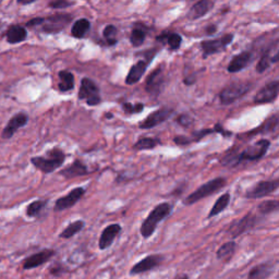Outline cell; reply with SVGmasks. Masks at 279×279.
<instances>
[{"mask_svg": "<svg viewBox=\"0 0 279 279\" xmlns=\"http://www.w3.org/2000/svg\"><path fill=\"white\" fill-rule=\"evenodd\" d=\"M173 211V206L168 202L160 203L155 206L140 227V234L144 239H150L157 229L158 225L165 220Z\"/></svg>", "mask_w": 279, "mask_h": 279, "instance_id": "6da1fadb", "label": "cell"}, {"mask_svg": "<svg viewBox=\"0 0 279 279\" xmlns=\"http://www.w3.org/2000/svg\"><path fill=\"white\" fill-rule=\"evenodd\" d=\"M66 159V155L63 151L53 149L47 153V156H37L31 159L35 168L41 170L44 174H51L61 167Z\"/></svg>", "mask_w": 279, "mask_h": 279, "instance_id": "7a4b0ae2", "label": "cell"}, {"mask_svg": "<svg viewBox=\"0 0 279 279\" xmlns=\"http://www.w3.org/2000/svg\"><path fill=\"white\" fill-rule=\"evenodd\" d=\"M226 183H227L226 179H225V178H221V177L209 180L206 183L201 185L200 188H198L194 192H192L191 194H189L187 198H185L183 201V204L188 205V206L196 204V203L200 202L201 200L211 197L217 191H219L221 188H224L225 185H226Z\"/></svg>", "mask_w": 279, "mask_h": 279, "instance_id": "3957f363", "label": "cell"}, {"mask_svg": "<svg viewBox=\"0 0 279 279\" xmlns=\"http://www.w3.org/2000/svg\"><path fill=\"white\" fill-rule=\"evenodd\" d=\"M259 224V217L252 212L246 213L241 218L235 219L231 221L227 229V234L232 238L236 239L241 235L245 234L249 230L253 229Z\"/></svg>", "mask_w": 279, "mask_h": 279, "instance_id": "277c9868", "label": "cell"}, {"mask_svg": "<svg viewBox=\"0 0 279 279\" xmlns=\"http://www.w3.org/2000/svg\"><path fill=\"white\" fill-rule=\"evenodd\" d=\"M252 88V85L247 82H235L230 83L220 92V102L224 105H229L235 103L239 98L243 97Z\"/></svg>", "mask_w": 279, "mask_h": 279, "instance_id": "5b68a950", "label": "cell"}, {"mask_svg": "<svg viewBox=\"0 0 279 279\" xmlns=\"http://www.w3.org/2000/svg\"><path fill=\"white\" fill-rule=\"evenodd\" d=\"M269 145L268 140H260L257 143L247 146L245 150L239 153V164L242 161H254L263 158L267 153Z\"/></svg>", "mask_w": 279, "mask_h": 279, "instance_id": "8992f818", "label": "cell"}, {"mask_svg": "<svg viewBox=\"0 0 279 279\" xmlns=\"http://www.w3.org/2000/svg\"><path fill=\"white\" fill-rule=\"evenodd\" d=\"M279 189V179L275 180H264L260 181L257 184H254L245 192V198L250 200H257L265 198L269 194H272L274 191Z\"/></svg>", "mask_w": 279, "mask_h": 279, "instance_id": "52a82bcc", "label": "cell"}, {"mask_svg": "<svg viewBox=\"0 0 279 279\" xmlns=\"http://www.w3.org/2000/svg\"><path fill=\"white\" fill-rule=\"evenodd\" d=\"M164 257L161 254H151L147 255L141 261H138L130 269V275H141L144 273H149L151 270L159 267L162 262H164Z\"/></svg>", "mask_w": 279, "mask_h": 279, "instance_id": "ba28073f", "label": "cell"}, {"mask_svg": "<svg viewBox=\"0 0 279 279\" xmlns=\"http://www.w3.org/2000/svg\"><path fill=\"white\" fill-rule=\"evenodd\" d=\"M79 98L84 99L90 106H95L100 103L99 90L97 85L91 79L85 77V79L81 81Z\"/></svg>", "mask_w": 279, "mask_h": 279, "instance_id": "9c48e42d", "label": "cell"}, {"mask_svg": "<svg viewBox=\"0 0 279 279\" xmlns=\"http://www.w3.org/2000/svg\"><path fill=\"white\" fill-rule=\"evenodd\" d=\"M85 189L82 187L75 188L70 191L67 196L61 197L56 200L55 205H53V211L55 212H63L67 209L73 207L79 201L84 197Z\"/></svg>", "mask_w": 279, "mask_h": 279, "instance_id": "30bf717a", "label": "cell"}, {"mask_svg": "<svg viewBox=\"0 0 279 279\" xmlns=\"http://www.w3.org/2000/svg\"><path fill=\"white\" fill-rule=\"evenodd\" d=\"M55 254H56V251L52 249H44L42 251H38L23 260L22 267L24 270H30L36 267H40L44 265L45 263H47Z\"/></svg>", "mask_w": 279, "mask_h": 279, "instance_id": "8fae6325", "label": "cell"}, {"mask_svg": "<svg viewBox=\"0 0 279 279\" xmlns=\"http://www.w3.org/2000/svg\"><path fill=\"white\" fill-rule=\"evenodd\" d=\"M122 231V227L120 224H110L102 231L98 240V247L100 250H106L110 247Z\"/></svg>", "mask_w": 279, "mask_h": 279, "instance_id": "7c38bea8", "label": "cell"}, {"mask_svg": "<svg viewBox=\"0 0 279 279\" xmlns=\"http://www.w3.org/2000/svg\"><path fill=\"white\" fill-rule=\"evenodd\" d=\"M232 40H234V35L227 34L220 38H217V40H211V41H204L201 44V47L203 50L204 57L213 55V53L218 52L222 50L226 46H228Z\"/></svg>", "mask_w": 279, "mask_h": 279, "instance_id": "4fadbf2b", "label": "cell"}, {"mask_svg": "<svg viewBox=\"0 0 279 279\" xmlns=\"http://www.w3.org/2000/svg\"><path fill=\"white\" fill-rule=\"evenodd\" d=\"M71 21V17L68 14L52 15L47 19H44V31L47 33H57L65 29L68 23Z\"/></svg>", "mask_w": 279, "mask_h": 279, "instance_id": "5bb4252c", "label": "cell"}, {"mask_svg": "<svg viewBox=\"0 0 279 279\" xmlns=\"http://www.w3.org/2000/svg\"><path fill=\"white\" fill-rule=\"evenodd\" d=\"M173 114H174V110L172 109V108H167V107L160 108V109L154 111L143 122H141L140 128L151 129V128L156 127L159 125V123L166 121Z\"/></svg>", "mask_w": 279, "mask_h": 279, "instance_id": "9a60e30c", "label": "cell"}, {"mask_svg": "<svg viewBox=\"0 0 279 279\" xmlns=\"http://www.w3.org/2000/svg\"><path fill=\"white\" fill-rule=\"evenodd\" d=\"M279 94V81L270 82L264 85L255 95L254 100L257 104H265L270 103L278 96Z\"/></svg>", "mask_w": 279, "mask_h": 279, "instance_id": "2e32d148", "label": "cell"}, {"mask_svg": "<svg viewBox=\"0 0 279 279\" xmlns=\"http://www.w3.org/2000/svg\"><path fill=\"white\" fill-rule=\"evenodd\" d=\"M27 122V116L23 113L14 115L13 117L10 119V121L7 123V126L5 127L2 136L3 138H10L13 136V134L17 132V131L23 127L25 126Z\"/></svg>", "mask_w": 279, "mask_h": 279, "instance_id": "e0dca14e", "label": "cell"}, {"mask_svg": "<svg viewBox=\"0 0 279 279\" xmlns=\"http://www.w3.org/2000/svg\"><path fill=\"white\" fill-rule=\"evenodd\" d=\"M89 174H90V170L88 166L83 164V162L79 159L74 160L71 165L66 167L60 172V175L65 177L66 179H73V178L87 176Z\"/></svg>", "mask_w": 279, "mask_h": 279, "instance_id": "ac0fdd59", "label": "cell"}, {"mask_svg": "<svg viewBox=\"0 0 279 279\" xmlns=\"http://www.w3.org/2000/svg\"><path fill=\"white\" fill-rule=\"evenodd\" d=\"M253 59V53L251 51H243L239 55L235 56L234 59L230 61L228 66V71L230 73L239 72L240 70L244 69L247 65H249Z\"/></svg>", "mask_w": 279, "mask_h": 279, "instance_id": "d6986e66", "label": "cell"}, {"mask_svg": "<svg viewBox=\"0 0 279 279\" xmlns=\"http://www.w3.org/2000/svg\"><path fill=\"white\" fill-rule=\"evenodd\" d=\"M274 273V265L272 263L264 262L255 265L247 274V279H267Z\"/></svg>", "mask_w": 279, "mask_h": 279, "instance_id": "ffe728a7", "label": "cell"}, {"mask_svg": "<svg viewBox=\"0 0 279 279\" xmlns=\"http://www.w3.org/2000/svg\"><path fill=\"white\" fill-rule=\"evenodd\" d=\"M162 82H164V76H162L161 69L158 68L155 70V71H153L149 77H147L146 91L149 92L150 94L157 95L160 91Z\"/></svg>", "mask_w": 279, "mask_h": 279, "instance_id": "44dd1931", "label": "cell"}, {"mask_svg": "<svg viewBox=\"0 0 279 279\" xmlns=\"http://www.w3.org/2000/svg\"><path fill=\"white\" fill-rule=\"evenodd\" d=\"M213 7H214V3L212 2V0H200V2H198L191 8L188 13V17L191 20H197V19L202 18L212 10Z\"/></svg>", "mask_w": 279, "mask_h": 279, "instance_id": "7402d4cb", "label": "cell"}, {"mask_svg": "<svg viewBox=\"0 0 279 279\" xmlns=\"http://www.w3.org/2000/svg\"><path fill=\"white\" fill-rule=\"evenodd\" d=\"M237 243L234 241V240H231V241H228L226 243L221 244L218 250L216 252V258L218 261H221L224 263H228L231 258L234 257L236 251H237Z\"/></svg>", "mask_w": 279, "mask_h": 279, "instance_id": "603a6c76", "label": "cell"}, {"mask_svg": "<svg viewBox=\"0 0 279 279\" xmlns=\"http://www.w3.org/2000/svg\"><path fill=\"white\" fill-rule=\"evenodd\" d=\"M230 201H231L230 193L227 192V193H225V194L220 196L218 199H217L215 204L212 206L211 211H209V213L207 215V219L214 218V217L221 214L225 211V209H226L229 206Z\"/></svg>", "mask_w": 279, "mask_h": 279, "instance_id": "cb8c5ba5", "label": "cell"}, {"mask_svg": "<svg viewBox=\"0 0 279 279\" xmlns=\"http://www.w3.org/2000/svg\"><path fill=\"white\" fill-rule=\"evenodd\" d=\"M146 68H147V64L145 63L144 60L137 61V63L130 69L129 74H128L127 79H126V83L129 84V85L137 83L140 80L142 79L143 74L146 71Z\"/></svg>", "mask_w": 279, "mask_h": 279, "instance_id": "d4e9b609", "label": "cell"}, {"mask_svg": "<svg viewBox=\"0 0 279 279\" xmlns=\"http://www.w3.org/2000/svg\"><path fill=\"white\" fill-rule=\"evenodd\" d=\"M27 32L24 27L20 25H12L7 32V41L10 44L21 43L26 38Z\"/></svg>", "mask_w": 279, "mask_h": 279, "instance_id": "484cf974", "label": "cell"}, {"mask_svg": "<svg viewBox=\"0 0 279 279\" xmlns=\"http://www.w3.org/2000/svg\"><path fill=\"white\" fill-rule=\"evenodd\" d=\"M48 204V200H36L33 201L32 203H30L26 206L25 214L29 218H36L40 217L42 213L45 211L46 206Z\"/></svg>", "mask_w": 279, "mask_h": 279, "instance_id": "4316f807", "label": "cell"}, {"mask_svg": "<svg viewBox=\"0 0 279 279\" xmlns=\"http://www.w3.org/2000/svg\"><path fill=\"white\" fill-rule=\"evenodd\" d=\"M84 227H85V222L83 220H75L71 224H69L68 226L60 232L59 237L61 239H71L76 234H79L80 231H82Z\"/></svg>", "mask_w": 279, "mask_h": 279, "instance_id": "83f0119b", "label": "cell"}, {"mask_svg": "<svg viewBox=\"0 0 279 279\" xmlns=\"http://www.w3.org/2000/svg\"><path fill=\"white\" fill-rule=\"evenodd\" d=\"M258 211L261 215H270L279 212V200H266L258 205Z\"/></svg>", "mask_w": 279, "mask_h": 279, "instance_id": "f1b7e54d", "label": "cell"}, {"mask_svg": "<svg viewBox=\"0 0 279 279\" xmlns=\"http://www.w3.org/2000/svg\"><path fill=\"white\" fill-rule=\"evenodd\" d=\"M59 90L61 92H67L74 88V76L69 71H61L59 72Z\"/></svg>", "mask_w": 279, "mask_h": 279, "instance_id": "f546056e", "label": "cell"}, {"mask_svg": "<svg viewBox=\"0 0 279 279\" xmlns=\"http://www.w3.org/2000/svg\"><path fill=\"white\" fill-rule=\"evenodd\" d=\"M90 27H91V23L89 20L80 19L73 24V26L71 29V33L76 38H82L85 34L88 33Z\"/></svg>", "mask_w": 279, "mask_h": 279, "instance_id": "4dcf8cb0", "label": "cell"}, {"mask_svg": "<svg viewBox=\"0 0 279 279\" xmlns=\"http://www.w3.org/2000/svg\"><path fill=\"white\" fill-rule=\"evenodd\" d=\"M159 144V141L157 138L153 137H144L138 140V141L134 144V149L137 151H144V150H152L154 147H156Z\"/></svg>", "mask_w": 279, "mask_h": 279, "instance_id": "1f68e13d", "label": "cell"}, {"mask_svg": "<svg viewBox=\"0 0 279 279\" xmlns=\"http://www.w3.org/2000/svg\"><path fill=\"white\" fill-rule=\"evenodd\" d=\"M145 37H146L145 31L140 30V29H134L132 31V33H131V37H130L131 44L135 46V47H138V46H141L144 43Z\"/></svg>", "mask_w": 279, "mask_h": 279, "instance_id": "d6a6232c", "label": "cell"}, {"mask_svg": "<svg viewBox=\"0 0 279 279\" xmlns=\"http://www.w3.org/2000/svg\"><path fill=\"white\" fill-rule=\"evenodd\" d=\"M104 37L109 45L117 43V29L114 25H107L104 30Z\"/></svg>", "mask_w": 279, "mask_h": 279, "instance_id": "836d02e7", "label": "cell"}, {"mask_svg": "<svg viewBox=\"0 0 279 279\" xmlns=\"http://www.w3.org/2000/svg\"><path fill=\"white\" fill-rule=\"evenodd\" d=\"M68 272H69V268L60 262L55 263V264L50 266V268H49V274L52 275L53 277H60L61 275H64Z\"/></svg>", "mask_w": 279, "mask_h": 279, "instance_id": "e575fe53", "label": "cell"}, {"mask_svg": "<svg viewBox=\"0 0 279 279\" xmlns=\"http://www.w3.org/2000/svg\"><path fill=\"white\" fill-rule=\"evenodd\" d=\"M272 63V57H270L269 52L267 51L264 56L261 58V60L259 61V64L257 66V71L259 73H263L264 71L269 68V65Z\"/></svg>", "mask_w": 279, "mask_h": 279, "instance_id": "d590c367", "label": "cell"}, {"mask_svg": "<svg viewBox=\"0 0 279 279\" xmlns=\"http://www.w3.org/2000/svg\"><path fill=\"white\" fill-rule=\"evenodd\" d=\"M181 36L180 35H178L176 33H173V34H170L168 36V44L170 46V48L172 49H178L180 47V45H181Z\"/></svg>", "mask_w": 279, "mask_h": 279, "instance_id": "8d00e7d4", "label": "cell"}, {"mask_svg": "<svg viewBox=\"0 0 279 279\" xmlns=\"http://www.w3.org/2000/svg\"><path fill=\"white\" fill-rule=\"evenodd\" d=\"M71 2L69 0H53V2L50 3V7L53 8V9H63V8H67L69 6H71Z\"/></svg>", "mask_w": 279, "mask_h": 279, "instance_id": "74e56055", "label": "cell"}, {"mask_svg": "<svg viewBox=\"0 0 279 279\" xmlns=\"http://www.w3.org/2000/svg\"><path fill=\"white\" fill-rule=\"evenodd\" d=\"M178 122H179L180 125L183 127H188L192 123V119L189 117V116L182 115V116H180L179 119H178Z\"/></svg>", "mask_w": 279, "mask_h": 279, "instance_id": "f35d334b", "label": "cell"}, {"mask_svg": "<svg viewBox=\"0 0 279 279\" xmlns=\"http://www.w3.org/2000/svg\"><path fill=\"white\" fill-rule=\"evenodd\" d=\"M44 23V18H36V19H32L31 21L27 22V26H34V25H40Z\"/></svg>", "mask_w": 279, "mask_h": 279, "instance_id": "ab89813d", "label": "cell"}, {"mask_svg": "<svg viewBox=\"0 0 279 279\" xmlns=\"http://www.w3.org/2000/svg\"><path fill=\"white\" fill-rule=\"evenodd\" d=\"M175 142H176L178 145H185V144L190 143V140H188L187 137L179 136V137H176V138H175Z\"/></svg>", "mask_w": 279, "mask_h": 279, "instance_id": "60d3db41", "label": "cell"}, {"mask_svg": "<svg viewBox=\"0 0 279 279\" xmlns=\"http://www.w3.org/2000/svg\"><path fill=\"white\" fill-rule=\"evenodd\" d=\"M123 108H125V110H126L127 113H131V114L135 113V110H134V106H133V105H131V104H129V103L123 104Z\"/></svg>", "mask_w": 279, "mask_h": 279, "instance_id": "b9f144b4", "label": "cell"}, {"mask_svg": "<svg viewBox=\"0 0 279 279\" xmlns=\"http://www.w3.org/2000/svg\"><path fill=\"white\" fill-rule=\"evenodd\" d=\"M206 31H207V34H209V35L214 34V33L216 32V26H214V25H209V26L206 27Z\"/></svg>", "mask_w": 279, "mask_h": 279, "instance_id": "7bdbcfd3", "label": "cell"}, {"mask_svg": "<svg viewBox=\"0 0 279 279\" xmlns=\"http://www.w3.org/2000/svg\"><path fill=\"white\" fill-rule=\"evenodd\" d=\"M36 0H18V3L21 5H30L32 3H35Z\"/></svg>", "mask_w": 279, "mask_h": 279, "instance_id": "ee69618b", "label": "cell"}, {"mask_svg": "<svg viewBox=\"0 0 279 279\" xmlns=\"http://www.w3.org/2000/svg\"><path fill=\"white\" fill-rule=\"evenodd\" d=\"M279 61V50L272 57V63H278Z\"/></svg>", "mask_w": 279, "mask_h": 279, "instance_id": "f6af8a7d", "label": "cell"}, {"mask_svg": "<svg viewBox=\"0 0 279 279\" xmlns=\"http://www.w3.org/2000/svg\"><path fill=\"white\" fill-rule=\"evenodd\" d=\"M174 279H189V276L185 274H180V275H177Z\"/></svg>", "mask_w": 279, "mask_h": 279, "instance_id": "bcb514c9", "label": "cell"}, {"mask_svg": "<svg viewBox=\"0 0 279 279\" xmlns=\"http://www.w3.org/2000/svg\"><path fill=\"white\" fill-rule=\"evenodd\" d=\"M275 3H276V4H278V5H279V0H275Z\"/></svg>", "mask_w": 279, "mask_h": 279, "instance_id": "7dc6e473", "label": "cell"}]
</instances>
